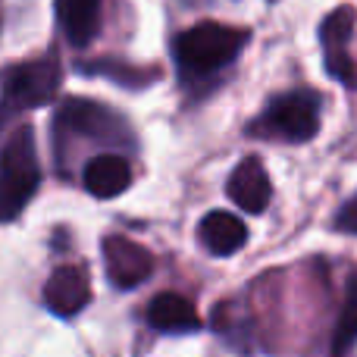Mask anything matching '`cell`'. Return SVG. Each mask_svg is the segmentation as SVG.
Wrapping results in <instances>:
<instances>
[{
  "instance_id": "3",
  "label": "cell",
  "mask_w": 357,
  "mask_h": 357,
  "mask_svg": "<svg viewBox=\"0 0 357 357\" xmlns=\"http://www.w3.org/2000/svg\"><path fill=\"white\" fill-rule=\"evenodd\" d=\"M38 154H35V132L29 126H19L10 132L0 154V207L3 220L13 222L22 207L31 201L38 188Z\"/></svg>"
},
{
  "instance_id": "10",
  "label": "cell",
  "mask_w": 357,
  "mask_h": 357,
  "mask_svg": "<svg viewBox=\"0 0 357 357\" xmlns=\"http://www.w3.org/2000/svg\"><path fill=\"white\" fill-rule=\"evenodd\" d=\"M82 182H85L88 195L110 201V197H119L132 185V167L119 154H98L85 163Z\"/></svg>"
},
{
  "instance_id": "7",
  "label": "cell",
  "mask_w": 357,
  "mask_h": 357,
  "mask_svg": "<svg viewBox=\"0 0 357 357\" xmlns=\"http://www.w3.org/2000/svg\"><path fill=\"white\" fill-rule=\"evenodd\" d=\"M354 19H357V13L351 6H339V10L329 13L320 25V44H323V54H326V69L342 85H354V63H351V56H348V41H351V31H354Z\"/></svg>"
},
{
  "instance_id": "16",
  "label": "cell",
  "mask_w": 357,
  "mask_h": 357,
  "mask_svg": "<svg viewBox=\"0 0 357 357\" xmlns=\"http://www.w3.org/2000/svg\"><path fill=\"white\" fill-rule=\"evenodd\" d=\"M333 226L339 229V232H345V235H357V195L348 197V201L339 207Z\"/></svg>"
},
{
  "instance_id": "13",
  "label": "cell",
  "mask_w": 357,
  "mask_h": 357,
  "mask_svg": "<svg viewBox=\"0 0 357 357\" xmlns=\"http://www.w3.org/2000/svg\"><path fill=\"white\" fill-rule=\"evenodd\" d=\"M148 323L160 333H191L201 326V317L195 314L188 298L176 295V291H160L148 304Z\"/></svg>"
},
{
  "instance_id": "5",
  "label": "cell",
  "mask_w": 357,
  "mask_h": 357,
  "mask_svg": "<svg viewBox=\"0 0 357 357\" xmlns=\"http://www.w3.org/2000/svg\"><path fill=\"white\" fill-rule=\"evenodd\" d=\"M63 69L56 54H44L38 60L10 66L3 75V104L10 113L16 110H38L50 104L54 94L60 91Z\"/></svg>"
},
{
  "instance_id": "14",
  "label": "cell",
  "mask_w": 357,
  "mask_h": 357,
  "mask_svg": "<svg viewBox=\"0 0 357 357\" xmlns=\"http://www.w3.org/2000/svg\"><path fill=\"white\" fill-rule=\"evenodd\" d=\"M357 345V270L348 279V295L342 304V317L335 323V335H333V351L345 354L348 348Z\"/></svg>"
},
{
  "instance_id": "9",
  "label": "cell",
  "mask_w": 357,
  "mask_h": 357,
  "mask_svg": "<svg viewBox=\"0 0 357 357\" xmlns=\"http://www.w3.org/2000/svg\"><path fill=\"white\" fill-rule=\"evenodd\" d=\"M229 197H232L235 207H241L245 213H264L273 201V185L270 176H266L264 163L257 157H245L238 167L232 169L226 182Z\"/></svg>"
},
{
  "instance_id": "15",
  "label": "cell",
  "mask_w": 357,
  "mask_h": 357,
  "mask_svg": "<svg viewBox=\"0 0 357 357\" xmlns=\"http://www.w3.org/2000/svg\"><path fill=\"white\" fill-rule=\"evenodd\" d=\"M85 73H98V75H113L116 85H129V88H142L154 79L157 73H144V69H129V66H116L113 69L110 63H94V66H85Z\"/></svg>"
},
{
  "instance_id": "4",
  "label": "cell",
  "mask_w": 357,
  "mask_h": 357,
  "mask_svg": "<svg viewBox=\"0 0 357 357\" xmlns=\"http://www.w3.org/2000/svg\"><path fill=\"white\" fill-rule=\"evenodd\" d=\"M320 132V98L314 91H285L270 100L257 123L248 126V135L273 142L301 144Z\"/></svg>"
},
{
  "instance_id": "8",
  "label": "cell",
  "mask_w": 357,
  "mask_h": 357,
  "mask_svg": "<svg viewBox=\"0 0 357 357\" xmlns=\"http://www.w3.org/2000/svg\"><path fill=\"white\" fill-rule=\"evenodd\" d=\"M91 301V282L85 266H56L44 285V307L56 317H75Z\"/></svg>"
},
{
  "instance_id": "11",
  "label": "cell",
  "mask_w": 357,
  "mask_h": 357,
  "mask_svg": "<svg viewBox=\"0 0 357 357\" xmlns=\"http://www.w3.org/2000/svg\"><path fill=\"white\" fill-rule=\"evenodd\" d=\"M197 235H201L204 248L216 257H229V254L241 251L248 241V229L245 222L235 213H226V210H210L207 216L197 226Z\"/></svg>"
},
{
  "instance_id": "1",
  "label": "cell",
  "mask_w": 357,
  "mask_h": 357,
  "mask_svg": "<svg viewBox=\"0 0 357 357\" xmlns=\"http://www.w3.org/2000/svg\"><path fill=\"white\" fill-rule=\"evenodd\" d=\"M251 41L245 29H232L222 22H197L188 31L176 38L173 54L178 63V75L185 85H197L213 75H220L226 66H232L241 47Z\"/></svg>"
},
{
  "instance_id": "2",
  "label": "cell",
  "mask_w": 357,
  "mask_h": 357,
  "mask_svg": "<svg viewBox=\"0 0 357 357\" xmlns=\"http://www.w3.org/2000/svg\"><path fill=\"white\" fill-rule=\"evenodd\" d=\"M54 138H56V151L66 142H98L107 144V148L132 144L129 123L107 104H98V100L88 98L63 100V107L56 110L54 119Z\"/></svg>"
},
{
  "instance_id": "12",
  "label": "cell",
  "mask_w": 357,
  "mask_h": 357,
  "mask_svg": "<svg viewBox=\"0 0 357 357\" xmlns=\"http://www.w3.org/2000/svg\"><path fill=\"white\" fill-rule=\"evenodd\" d=\"M56 16L73 47H88L100 31V0H56Z\"/></svg>"
},
{
  "instance_id": "6",
  "label": "cell",
  "mask_w": 357,
  "mask_h": 357,
  "mask_svg": "<svg viewBox=\"0 0 357 357\" xmlns=\"http://www.w3.org/2000/svg\"><path fill=\"white\" fill-rule=\"evenodd\" d=\"M104 270H107V279L113 282V289L129 291L151 279V273H154V257H151L148 248H142L138 241L126 238V235H107L104 238Z\"/></svg>"
}]
</instances>
